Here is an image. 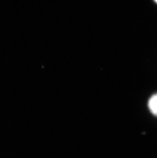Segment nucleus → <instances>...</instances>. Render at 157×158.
Masks as SVG:
<instances>
[{"label": "nucleus", "instance_id": "1", "mask_svg": "<svg viewBox=\"0 0 157 158\" xmlns=\"http://www.w3.org/2000/svg\"><path fill=\"white\" fill-rule=\"evenodd\" d=\"M148 107L154 115L157 116V94L153 95L148 102Z\"/></svg>", "mask_w": 157, "mask_h": 158}, {"label": "nucleus", "instance_id": "2", "mask_svg": "<svg viewBox=\"0 0 157 158\" xmlns=\"http://www.w3.org/2000/svg\"><path fill=\"white\" fill-rule=\"evenodd\" d=\"M155 1V2H156V3H157V0H154Z\"/></svg>", "mask_w": 157, "mask_h": 158}]
</instances>
